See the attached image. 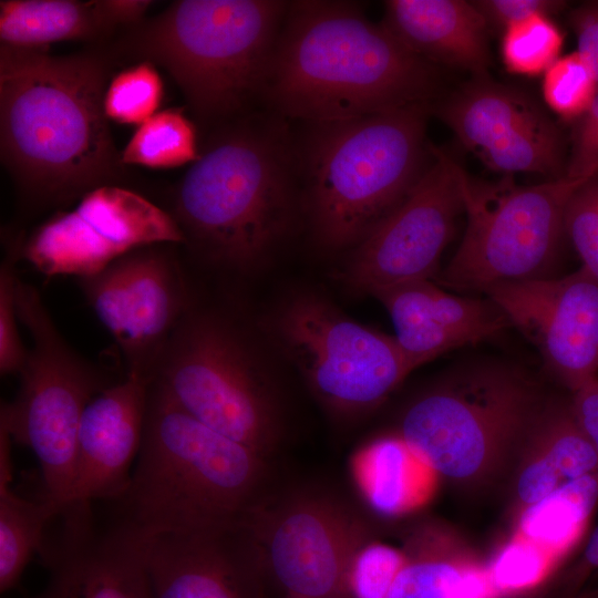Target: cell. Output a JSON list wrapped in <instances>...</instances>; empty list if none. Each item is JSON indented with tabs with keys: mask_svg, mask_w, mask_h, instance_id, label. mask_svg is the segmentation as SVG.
I'll return each instance as SVG.
<instances>
[{
	"mask_svg": "<svg viewBox=\"0 0 598 598\" xmlns=\"http://www.w3.org/2000/svg\"><path fill=\"white\" fill-rule=\"evenodd\" d=\"M435 65L410 51L359 3L289 1L261 101L302 123L354 118L431 103Z\"/></svg>",
	"mask_w": 598,
	"mask_h": 598,
	"instance_id": "6da1fadb",
	"label": "cell"
},
{
	"mask_svg": "<svg viewBox=\"0 0 598 598\" xmlns=\"http://www.w3.org/2000/svg\"><path fill=\"white\" fill-rule=\"evenodd\" d=\"M107 79L93 53L0 45L1 158L24 190L63 200L118 177L103 106Z\"/></svg>",
	"mask_w": 598,
	"mask_h": 598,
	"instance_id": "7a4b0ae2",
	"label": "cell"
},
{
	"mask_svg": "<svg viewBox=\"0 0 598 598\" xmlns=\"http://www.w3.org/2000/svg\"><path fill=\"white\" fill-rule=\"evenodd\" d=\"M208 137L177 185L172 216L208 262L255 270L302 212L295 136L288 120L251 112Z\"/></svg>",
	"mask_w": 598,
	"mask_h": 598,
	"instance_id": "3957f363",
	"label": "cell"
},
{
	"mask_svg": "<svg viewBox=\"0 0 598 598\" xmlns=\"http://www.w3.org/2000/svg\"><path fill=\"white\" fill-rule=\"evenodd\" d=\"M266 457L150 388L142 445L116 520L143 538L246 525L262 506Z\"/></svg>",
	"mask_w": 598,
	"mask_h": 598,
	"instance_id": "277c9868",
	"label": "cell"
},
{
	"mask_svg": "<svg viewBox=\"0 0 598 598\" xmlns=\"http://www.w3.org/2000/svg\"><path fill=\"white\" fill-rule=\"evenodd\" d=\"M429 103L303 123L295 137L301 208L316 244L350 251L408 196L429 165Z\"/></svg>",
	"mask_w": 598,
	"mask_h": 598,
	"instance_id": "5b68a950",
	"label": "cell"
},
{
	"mask_svg": "<svg viewBox=\"0 0 598 598\" xmlns=\"http://www.w3.org/2000/svg\"><path fill=\"white\" fill-rule=\"evenodd\" d=\"M288 2L174 1L127 29L118 50L164 68L197 121L215 128L261 101Z\"/></svg>",
	"mask_w": 598,
	"mask_h": 598,
	"instance_id": "8992f818",
	"label": "cell"
},
{
	"mask_svg": "<svg viewBox=\"0 0 598 598\" xmlns=\"http://www.w3.org/2000/svg\"><path fill=\"white\" fill-rule=\"evenodd\" d=\"M540 409L537 386L520 369L474 361L416 396L398 433L440 476L474 483L525 440Z\"/></svg>",
	"mask_w": 598,
	"mask_h": 598,
	"instance_id": "52a82bcc",
	"label": "cell"
},
{
	"mask_svg": "<svg viewBox=\"0 0 598 598\" xmlns=\"http://www.w3.org/2000/svg\"><path fill=\"white\" fill-rule=\"evenodd\" d=\"M152 382L194 417L266 458L279 440L270 378L245 337L220 316L189 309Z\"/></svg>",
	"mask_w": 598,
	"mask_h": 598,
	"instance_id": "ba28073f",
	"label": "cell"
},
{
	"mask_svg": "<svg viewBox=\"0 0 598 598\" xmlns=\"http://www.w3.org/2000/svg\"><path fill=\"white\" fill-rule=\"evenodd\" d=\"M585 183L563 176L519 186L507 176L485 184L463 169L466 226L436 283L485 295L499 285L549 276L565 235L567 204Z\"/></svg>",
	"mask_w": 598,
	"mask_h": 598,
	"instance_id": "9c48e42d",
	"label": "cell"
},
{
	"mask_svg": "<svg viewBox=\"0 0 598 598\" xmlns=\"http://www.w3.org/2000/svg\"><path fill=\"white\" fill-rule=\"evenodd\" d=\"M19 320L33 347L21 370L16 399L0 409V424L13 441L31 448L42 473L44 495L61 511L70 505L78 435L89 402L107 385L63 340L39 291L20 278L16 285Z\"/></svg>",
	"mask_w": 598,
	"mask_h": 598,
	"instance_id": "30bf717a",
	"label": "cell"
},
{
	"mask_svg": "<svg viewBox=\"0 0 598 598\" xmlns=\"http://www.w3.org/2000/svg\"><path fill=\"white\" fill-rule=\"evenodd\" d=\"M266 327L313 395L343 417L378 408L414 370L394 337L362 326L312 291L283 299Z\"/></svg>",
	"mask_w": 598,
	"mask_h": 598,
	"instance_id": "8fae6325",
	"label": "cell"
},
{
	"mask_svg": "<svg viewBox=\"0 0 598 598\" xmlns=\"http://www.w3.org/2000/svg\"><path fill=\"white\" fill-rule=\"evenodd\" d=\"M184 241L171 214L135 192L109 184L40 225L21 244L20 254L47 277L81 279L134 250Z\"/></svg>",
	"mask_w": 598,
	"mask_h": 598,
	"instance_id": "7c38bea8",
	"label": "cell"
},
{
	"mask_svg": "<svg viewBox=\"0 0 598 598\" xmlns=\"http://www.w3.org/2000/svg\"><path fill=\"white\" fill-rule=\"evenodd\" d=\"M463 168L432 147V161L408 196L350 250L344 279L367 291L401 282L433 279L464 214Z\"/></svg>",
	"mask_w": 598,
	"mask_h": 598,
	"instance_id": "4fadbf2b",
	"label": "cell"
},
{
	"mask_svg": "<svg viewBox=\"0 0 598 598\" xmlns=\"http://www.w3.org/2000/svg\"><path fill=\"white\" fill-rule=\"evenodd\" d=\"M260 565L286 598H350L348 576L365 529L340 504L300 495L270 517L259 507L248 522Z\"/></svg>",
	"mask_w": 598,
	"mask_h": 598,
	"instance_id": "5bb4252c",
	"label": "cell"
},
{
	"mask_svg": "<svg viewBox=\"0 0 598 598\" xmlns=\"http://www.w3.org/2000/svg\"><path fill=\"white\" fill-rule=\"evenodd\" d=\"M80 286L124 353L127 371L143 372L153 381L168 339L189 311L186 283L173 255L161 245L134 250L81 278Z\"/></svg>",
	"mask_w": 598,
	"mask_h": 598,
	"instance_id": "9a60e30c",
	"label": "cell"
},
{
	"mask_svg": "<svg viewBox=\"0 0 598 598\" xmlns=\"http://www.w3.org/2000/svg\"><path fill=\"white\" fill-rule=\"evenodd\" d=\"M431 110L492 171L563 177L560 133L524 92L488 76L473 78Z\"/></svg>",
	"mask_w": 598,
	"mask_h": 598,
	"instance_id": "2e32d148",
	"label": "cell"
},
{
	"mask_svg": "<svg viewBox=\"0 0 598 598\" xmlns=\"http://www.w3.org/2000/svg\"><path fill=\"white\" fill-rule=\"evenodd\" d=\"M573 392L598 378V280L582 268L496 286L486 293Z\"/></svg>",
	"mask_w": 598,
	"mask_h": 598,
	"instance_id": "e0dca14e",
	"label": "cell"
},
{
	"mask_svg": "<svg viewBox=\"0 0 598 598\" xmlns=\"http://www.w3.org/2000/svg\"><path fill=\"white\" fill-rule=\"evenodd\" d=\"M152 598H261L248 525L143 538Z\"/></svg>",
	"mask_w": 598,
	"mask_h": 598,
	"instance_id": "ac0fdd59",
	"label": "cell"
},
{
	"mask_svg": "<svg viewBox=\"0 0 598 598\" xmlns=\"http://www.w3.org/2000/svg\"><path fill=\"white\" fill-rule=\"evenodd\" d=\"M61 517L59 540L40 553L48 581L32 598H152L142 536L120 520L96 529L92 507Z\"/></svg>",
	"mask_w": 598,
	"mask_h": 598,
	"instance_id": "d6986e66",
	"label": "cell"
},
{
	"mask_svg": "<svg viewBox=\"0 0 598 598\" xmlns=\"http://www.w3.org/2000/svg\"><path fill=\"white\" fill-rule=\"evenodd\" d=\"M152 379L127 371L86 405L79 429L74 485L70 505L116 501L127 488L144 433Z\"/></svg>",
	"mask_w": 598,
	"mask_h": 598,
	"instance_id": "ffe728a7",
	"label": "cell"
},
{
	"mask_svg": "<svg viewBox=\"0 0 598 598\" xmlns=\"http://www.w3.org/2000/svg\"><path fill=\"white\" fill-rule=\"evenodd\" d=\"M388 311L394 339L414 369L464 346L489 339L509 326L488 298L448 292L431 279L370 292Z\"/></svg>",
	"mask_w": 598,
	"mask_h": 598,
	"instance_id": "44dd1931",
	"label": "cell"
},
{
	"mask_svg": "<svg viewBox=\"0 0 598 598\" xmlns=\"http://www.w3.org/2000/svg\"><path fill=\"white\" fill-rule=\"evenodd\" d=\"M382 23L431 64L467 71L473 78L488 76V25L472 1L389 0Z\"/></svg>",
	"mask_w": 598,
	"mask_h": 598,
	"instance_id": "7402d4cb",
	"label": "cell"
},
{
	"mask_svg": "<svg viewBox=\"0 0 598 598\" xmlns=\"http://www.w3.org/2000/svg\"><path fill=\"white\" fill-rule=\"evenodd\" d=\"M524 441L526 458L516 481V497L523 508L568 481L598 474V453L570 405L542 406Z\"/></svg>",
	"mask_w": 598,
	"mask_h": 598,
	"instance_id": "603a6c76",
	"label": "cell"
},
{
	"mask_svg": "<svg viewBox=\"0 0 598 598\" xmlns=\"http://www.w3.org/2000/svg\"><path fill=\"white\" fill-rule=\"evenodd\" d=\"M352 474L372 511L400 517L426 505L440 475L398 433L380 436L353 456Z\"/></svg>",
	"mask_w": 598,
	"mask_h": 598,
	"instance_id": "cb8c5ba5",
	"label": "cell"
},
{
	"mask_svg": "<svg viewBox=\"0 0 598 598\" xmlns=\"http://www.w3.org/2000/svg\"><path fill=\"white\" fill-rule=\"evenodd\" d=\"M386 598H499L487 567L426 529L415 535Z\"/></svg>",
	"mask_w": 598,
	"mask_h": 598,
	"instance_id": "d4e9b609",
	"label": "cell"
},
{
	"mask_svg": "<svg viewBox=\"0 0 598 598\" xmlns=\"http://www.w3.org/2000/svg\"><path fill=\"white\" fill-rule=\"evenodd\" d=\"M105 33L93 1H0L2 45L48 50L51 43L96 40Z\"/></svg>",
	"mask_w": 598,
	"mask_h": 598,
	"instance_id": "484cf974",
	"label": "cell"
},
{
	"mask_svg": "<svg viewBox=\"0 0 598 598\" xmlns=\"http://www.w3.org/2000/svg\"><path fill=\"white\" fill-rule=\"evenodd\" d=\"M598 502V474L571 480L522 509L516 532L563 558L580 538Z\"/></svg>",
	"mask_w": 598,
	"mask_h": 598,
	"instance_id": "4316f807",
	"label": "cell"
},
{
	"mask_svg": "<svg viewBox=\"0 0 598 598\" xmlns=\"http://www.w3.org/2000/svg\"><path fill=\"white\" fill-rule=\"evenodd\" d=\"M60 508L17 495L11 483L0 484V591L14 589L35 553L44 548V529Z\"/></svg>",
	"mask_w": 598,
	"mask_h": 598,
	"instance_id": "83f0119b",
	"label": "cell"
},
{
	"mask_svg": "<svg viewBox=\"0 0 598 598\" xmlns=\"http://www.w3.org/2000/svg\"><path fill=\"white\" fill-rule=\"evenodd\" d=\"M197 127L181 109L157 112L137 126L120 153L122 165L175 168L199 157Z\"/></svg>",
	"mask_w": 598,
	"mask_h": 598,
	"instance_id": "f1b7e54d",
	"label": "cell"
},
{
	"mask_svg": "<svg viewBox=\"0 0 598 598\" xmlns=\"http://www.w3.org/2000/svg\"><path fill=\"white\" fill-rule=\"evenodd\" d=\"M164 83L156 65L138 61L123 69L107 83L103 106L109 121L141 125L157 113Z\"/></svg>",
	"mask_w": 598,
	"mask_h": 598,
	"instance_id": "f546056e",
	"label": "cell"
},
{
	"mask_svg": "<svg viewBox=\"0 0 598 598\" xmlns=\"http://www.w3.org/2000/svg\"><path fill=\"white\" fill-rule=\"evenodd\" d=\"M563 42V32L550 17L535 16L503 31L502 60L511 73L543 75L559 58Z\"/></svg>",
	"mask_w": 598,
	"mask_h": 598,
	"instance_id": "4dcf8cb0",
	"label": "cell"
},
{
	"mask_svg": "<svg viewBox=\"0 0 598 598\" xmlns=\"http://www.w3.org/2000/svg\"><path fill=\"white\" fill-rule=\"evenodd\" d=\"M560 558L514 533L496 553L487 570L499 596L533 589L553 571Z\"/></svg>",
	"mask_w": 598,
	"mask_h": 598,
	"instance_id": "1f68e13d",
	"label": "cell"
},
{
	"mask_svg": "<svg viewBox=\"0 0 598 598\" xmlns=\"http://www.w3.org/2000/svg\"><path fill=\"white\" fill-rule=\"evenodd\" d=\"M547 106L565 120L581 117L598 91V81L581 55L574 51L559 56L543 74Z\"/></svg>",
	"mask_w": 598,
	"mask_h": 598,
	"instance_id": "d6a6232c",
	"label": "cell"
},
{
	"mask_svg": "<svg viewBox=\"0 0 598 598\" xmlns=\"http://www.w3.org/2000/svg\"><path fill=\"white\" fill-rule=\"evenodd\" d=\"M405 560L404 550L367 540L355 553L350 566V598H386Z\"/></svg>",
	"mask_w": 598,
	"mask_h": 598,
	"instance_id": "836d02e7",
	"label": "cell"
},
{
	"mask_svg": "<svg viewBox=\"0 0 598 598\" xmlns=\"http://www.w3.org/2000/svg\"><path fill=\"white\" fill-rule=\"evenodd\" d=\"M21 244L16 241L0 267V372L1 375L20 373L28 353L18 329L16 285L18 275L16 265L21 259Z\"/></svg>",
	"mask_w": 598,
	"mask_h": 598,
	"instance_id": "e575fe53",
	"label": "cell"
},
{
	"mask_svg": "<svg viewBox=\"0 0 598 598\" xmlns=\"http://www.w3.org/2000/svg\"><path fill=\"white\" fill-rule=\"evenodd\" d=\"M565 235L581 260V267L598 280V175L570 197L565 213Z\"/></svg>",
	"mask_w": 598,
	"mask_h": 598,
	"instance_id": "d590c367",
	"label": "cell"
},
{
	"mask_svg": "<svg viewBox=\"0 0 598 598\" xmlns=\"http://www.w3.org/2000/svg\"><path fill=\"white\" fill-rule=\"evenodd\" d=\"M596 175H598V91L590 107L579 117L565 177L585 183Z\"/></svg>",
	"mask_w": 598,
	"mask_h": 598,
	"instance_id": "8d00e7d4",
	"label": "cell"
},
{
	"mask_svg": "<svg viewBox=\"0 0 598 598\" xmlns=\"http://www.w3.org/2000/svg\"><path fill=\"white\" fill-rule=\"evenodd\" d=\"M488 27L506 28L535 16L551 17L567 6L559 0H476L472 1Z\"/></svg>",
	"mask_w": 598,
	"mask_h": 598,
	"instance_id": "74e56055",
	"label": "cell"
},
{
	"mask_svg": "<svg viewBox=\"0 0 598 598\" xmlns=\"http://www.w3.org/2000/svg\"><path fill=\"white\" fill-rule=\"evenodd\" d=\"M577 38V52L598 81V1L585 2L569 14Z\"/></svg>",
	"mask_w": 598,
	"mask_h": 598,
	"instance_id": "f35d334b",
	"label": "cell"
},
{
	"mask_svg": "<svg viewBox=\"0 0 598 598\" xmlns=\"http://www.w3.org/2000/svg\"><path fill=\"white\" fill-rule=\"evenodd\" d=\"M97 17L106 33L117 27L131 29L142 21L153 1L148 0H93Z\"/></svg>",
	"mask_w": 598,
	"mask_h": 598,
	"instance_id": "ab89813d",
	"label": "cell"
},
{
	"mask_svg": "<svg viewBox=\"0 0 598 598\" xmlns=\"http://www.w3.org/2000/svg\"><path fill=\"white\" fill-rule=\"evenodd\" d=\"M574 416L598 453V378L574 392Z\"/></svg>",
	"mask_w": 598,
	"mask_h": 598,
	"instance_id": "60d3db41",
	"label": "cell"
},
{
	"mask_svg": "<svg viewBox=\"0 0 598 598\" xmlns=\"http://www.w3.org/2000/svg\"><path fill=\"white\" fill-rule=\"evenodd\" d=\"M579 569L582 574L598 569V527L594 530L585 547L579 563Z\"/></svg>",
	"mask_w": 598,
	"mask_h": 598,
	"instance_id": "b9f144b4",
	"label": "cell"
},
{
	"mask_svg": "<svg viewBox=\"0 0 598 598\" xmlns=\"http://www.w3.org/2000/svg\"><path fill=\"white\" fill-rule=\"evenodd\" d=\"M576 598H598V590L581 595V596L576 597Z\"/></svg>",
	"mask_w": 598,
	"mask_h": 598,
	"instance_id": "7bdbcfd3",
	"label": "cell"
}]
</instances>
